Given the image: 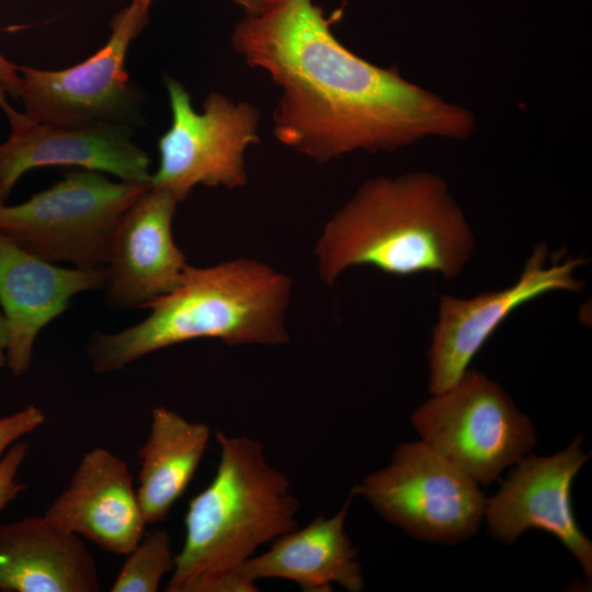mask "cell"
<instances>
[{"label": "cell", "mask_w": 592, "mask_h": 592, "mask_svg": "<svg viewBox=\"0 0 592 592\" xmlns=\"http://www.w3.org/2000/svg\"><path fill=\"white\" fill-rule=\"evenodd\" d=\"M147 23L148 10L132 1L113 15L107 42L82 62L61 70L16 66L24 114L50 124L135 125L143 99L125 61Z\"/></svg>", "instance_id": "obj_9"}, {"label": "cell", "mask_w": 592, "mask_h": 592, "mask_svg": "<svg viewBox=\"0 0 592 592\" xmlns=\"http://www.w3.org/2000/svg\"><path fill=\"white\" fill-rule=\"evenodd\" d=\"M44 421L45 414L35 405H29L15 413L0 418V457L15 441L33 432Z\"/></svg>", "instance_id": "obj_21"}, {"label": "cell", "mask_w": 592, "mask_h": 592, "mask_svg": "<svg viewBox=\"0 0 592 592\" xmlns=\"http://www.w3.org/2000/svg\"><path fill=\"white\" fill-rule=\"evenodd\" d=\"M474 249V232L446 181L415 171L363 183L327 221L315 253L319 276L330 285L356 265L456 278Z\"/></svg>", "instance_id": "obj_2"}, {"label": "cell", "mask_w": 592, "mask_h": 592, "mask_svg": "<svg viewBox=\"0 0 592 592\" xmlns=\"http://www.w3.org/2000/svg\"><path fill=\"white\" fill-rule=\"evenodd\" d=\"M210 439L209 428L166 407L151 412L149 434L138 451V502L147 524L167 519L192 481Z\"/></svg>", "instance_id": "obj_18"}, {"label": "cell", "mask_w": 592, "mask_h": 592, "mask_svg": "<svg viewBox=\"0 0 592 592\" xmlns=\"http://www.w3.org/2000/svg\"><path fill=\"white\" fill-rule=\"evenodd\" d=\"M291 293L286 274L253 259L189 265L172 292L146 307L150 314L144 320L117 332L92 333L86 354L94 372L109 373L156 351L204 338L228 345L285 344Z\"/></svg>", "instance_id": "obj_4"}, {"label": "cell", "mask_w": 592, "mask_h": 592, "mask_svg": "<svg viewBox=\"0 0 592 592\" xmlns=\"http://www.w3.org/2000/svg\"><path fill=\"white\" fill-rule=\"evenodd\" d=\"M148 186L71 172L21 204H0V234L48 262L105 269L123 216Z\"/></svg>", "instance_id": "obj_5"}, {"label": "cell", "mask_w": 592, "mask_h": 592, "mask_svg": "<svg viewBox=\"0 0 592 592\" xmlns=\"http://www.w3.org/2000/svg\"><path fill=\"white\" fill-rule=\"evenodd\" d=\"M27 451V443L19 442L10 446L0 459V511L25 488L24 483L16 479V474Z\"/></svg>", "instance_id": "obj_20"}, {"label": "cell", "mask_w": 592, "mask_h": 592, "mask_svg": "<svg viewBox=\"0 0 592 592\" xmlns=\"http://www.w3.org/2000/svg\"><path fill=\"white\" fill-rule=\"evenodd\" d=\"M351 494L408 535L442 544L475 535L486 504L479 485L421 440L400 444Z\"/></svg>", "instance_id": "obj_7"}, {"label": "cell", "mask_w": 592, "mask_h": 592, "mask_svg": "<svg viewBox=\"0 0 592 592\" xmlns=\"http://www.w3.org/2000/svg\"><path fill=\"white\" fill-rule=\"evenodd\" d=\"M44 515L105 551L125 556L147 525L128 464L103 447L82 455L68 487Z\"/></svg>", "instance_id": "obj_15"}, {"label": "cell", "mask_w": 592, "mask_h": 592, "mask_svg": "<svg viewBox=\"0 0 592 592\" xmlns=\"http://www.w3.org/2000/svg\"><path fill=\"white\" fill-rule=\"evenodd\" d=\"M0 107L5 114H8L13 109L8 103L7 92L3 90L1 86H0Z\"/></svg>", "instance_id": "obj_25"}, {"label": "cell", "mask_w": 592, "mask_h": 592, "mask_svg": "<svg viewBox=\"0 0 592 592\" xmlns=\"http://www.w3.org/2000/svg\"><path fill=\"white\" fill-rule=\"evenodd\" d=\"M219 463L191 499L185 537L167 592H255L239 570L259 547L298 527L291 480L269 464L261 441L217 431Z\"/></svg>", "instance_id": "obj_3"}, {"label": "cell", "mask_w": 592, "mask_h": 592, "mask_svg": "<svg viewBox=\"0 0 592 592\" xmlns=\"http://www.w3.org/2000/svg\"><path fill=\"white\" fill-rule=\"evenodd\" d=\"M98 569L82 538L45 515L0 525L1 592H98Z\"/></svg>", "instance_id": "obj_16"}, {"label": "cell", "mask_w": 592, "mask_h": 592, "mask_svg": "<svg viewBox=\"0 0 592 592\" xmlns=\"http://www.w3.org/2000/svg\"><path fill=\"white\" fill-rule=\"evenodd\" d=\"M132 1L147 10H149V7L152 2V0H132ZM231 1L240 5L242 9H244L248 15H254L263 9L266 0H231Z\"/></svg>", "instance_id": "obj_23"}, {"label": "cell", "mask_w": 592, "mask_h": 592, "mask_svg": "<svg viewBox=\"0 0 592 592\" xmlns=\"http://www.w3.org/2000/svg\"><path fill=\"white\" fill-rule=\"evenodd\" d=\"M171 124L158 140L159 164L150 186L184 201L194 186L246 185L244 153L259 143V112L248 102H235L210 92L196 112L191 95L178 80H164Z\"/></svg>", "instance_id": "obj_8"}, {"label": "cell", "mask_w": 592, "mask_h": 592, "mask_svg": "<svg viewBox=\"0 0 592 592\" xmlns=\"http://www.w3.org/2000/svg\"><path fill=\"white\" fill-rule=\"evenodd\" d=\"M312 0H266L231 35L234 50L281 90L275 138L325 163L363 150L392 151L428 138L466 140L476 129L468 109L345 47Z\"/></svg>", "instance_id": "obj_1"}, {"label": "cell", "mask_w": 592, "mask_h": 592, "mask_svg": "<svg viewBox=\"0 0 592 592\" xmlns=\"http://www.w3.org/2000/svg\"><path fill=\"white\" fill-rule=\"evenodd\" d=\"M411 423L422 442L482 486L528 455L536 443L532 421L503 388L469 368L418 407Z\"/></svg>", "instance_id": "obj_6"}, {"label": "cell", "mask_w": 592, "mask_h": 592, "mask_svg": "<svg viewBox=\"0 0 592 592\" xmlns=\"http://www.w3.org/2000/svg\"><path fill=\"white\" fill-rule=\"evenodd\" d=\"M175 555L167 531L157 528L145 533L126 555L111 591L156 592L162 578L173 570Z\"/></svg>", "instance_id": "obj_19"}, {"label": "cell", "mask_w": 592, "mask_h": 592, "mask_svg": "<svg viewBox=\"0 0 592 592\" xmlns=\"http://www.w3.org/2000/svg\"><path fill=\"white\" fill-rule=\"evenodd\" d=\"M11 130L0 144V204L29 170L73 166L150 185V158L133 139L132 126L111 123L50 124L12 109Z\"/></svg>", "instance_id": "obj_12"}, {"label": "cell", "mask_w": 592, "mask_h": 592, "mask_svg": "<svg viewBox=\"0 0 592 592\" xmlns=\"http://www.w3.org/2000/svg\"><path fill=\"white\" fill-rule=\"evenodd\" d=\"M7 326L2 311L0 310V368L5 364L7 348Z\"/></svg>", "instance_id": "obj_24"}, {"label": "cell", "mask_w": 592, "mask_h": 592, "mask_svg": "<svg viewBox=\"0 0 592 592\" xmlns=\"http://www.w3.org/2000/svg\"><path fill=\"white\" fill-rule=\"evenodd\" d=\"M590 455V454H589ZM581 437L549 456L526 455L486 499L483 517L494 539L512 545L525 531L540 530L558 538L592 578V543L580 530L572 508L576 476L589 458Z\"/></svg>", "instance_id": "obj_11"}, {"label": "cell", "mask_w": 592, "mask_h": 592, "mask_svg": "<svg viewBox=\"0 0 592 592\" xmlns=\"http://www.w3.org/2000/svg\"><path fill=\"white\" fill-rule=\"evenodd\" d=\"M547 259V244L538 242L514 284L471 298L452 295L440 298L439 318L428 351L431 394L454 385L514 310L545 294L579 292L583 287L576 276V270L585 263L583 258H568L554 264H548Z\"/></svg>", "instance_id": "obj_10"}, {"label": "cell", "mask_w": 592, "mask_h": 592, "mask_svg": "<svg viewBox=\"0 0 592 592\" xmlns=\"http://www.w3.org/2000/svg\"><path fill=\"white\" fill-rule=\"evenodd\" d=\"M178 203L149 185L123 216L105 266L109 306L146 308L181 283L190 264L172 234Z\"/></svg>", "instance_id": "obj_13"}, {"label": "cell", "mask_w": 592, "mask_h": 592, "mask_svg": "<svg viewBox=\"0 0 592 592\" xmlns=\"http://www.w3.org/2000/svg\"><path fill=\"white\" fill-rule=\"evenodd\" d=\"M0 86L7 92V94L19 99L20 95V76L16 69V65L9 61L0 53Z\"/></svg>", "instance_id": "obj_22"}, {"label": "cell", "mask_w": 592, "mask_h": 592, "mask_svg": "<svg viewBox=\"0 0 592 592\" xmlns=\"http://www.w3.org/2000/svg\"><path fill=\"white\" fill-rule=\"evenodd\" d=\"M351 499L352 494L332 516H318L275 539L269 550L248 559L239 576L257 588L260 579H283L305 592H330L333 584L362 591L357 549L345 533Z\"/></svg>", "instance_id": "obj_17"}, {"label": "cell", "mask_w": 592, "mask_h": 592, "mask_svg": "<svg viewBox=\"0 0 592 592\" xmlns=\"http://www.w3.org/2000/svg\"><path fill=\"white\" fill-rule=\"evenodd\" d=\"M105 269L62 267L0 234V306L7 326L5 364L20 376L32 362L36 337L76 295L103 288Z\"/></svg>", "instance_id": "obj_14"}]
</instances>
